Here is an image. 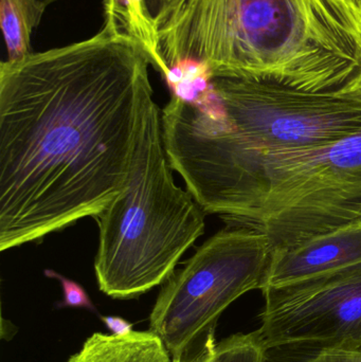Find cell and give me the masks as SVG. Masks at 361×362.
I'll use <instances>...</instances> for the list:
<instances>
[{"label": "cell", "instance_id": "6da1fadb", "mask_svg": "<svg viewBox=\"0 0 361 362\" xmlns=\"http://www.w3.org/2000/svg\"><path fill=\"white\" fill-rule=\"evenodd\" d=\"M143 46L89 40L0 65V250L95 218L131 176L153 101Z\"/></svg>", "mask_w": 361, "mask_h": 362}, {"label": "cell", "instance_id": "7a4b0ae2", "mask_svg": "<svg viewBox=\"0 0 361 362\" xmlns=\"http://www.w3.org/2000/svg\"><path fill=\"white\" fill-rule=\"evenodd\" d=\"M170 165L207 214L235 215L261 157L317 148L361 133V93H311L215 78L161 110Z\"/></svg>", "mask_w": 361, "mask_h": 362}, {"label": "cell", "instance_id": "3957f363", "mask_svg": "<svg viewBox=\"0 0 361 362\" xmlns=\"http://www.w3.org/2000/svg\"><path fill=\"white\" fill-rule=\"evenodd\" d=\"M206 69L211 80L352 90L361 74V0H222Z\"/></svg>", "mask_w": 361, "mask_h": 362}, {"label": "cell", "instance_id": "277c9868", "mask_svg": "<svg viewBox=\"0 0 361 362\" xmlns=\"http://www.w3.org/2000/svg\"><path fill=\"white\" fill-rule=\"evenodd\" d=\"M163 144L161 110L144 114L137 152L124 189L95 217L99 246L95 272L112 299L140 297L165 284L184 253L205 232V211L178 187Z\"/></svg>", "mask_w": 361, "mask_h": 362}, {"label": "cell", "instance_id": "5b68a950", "mask_svg": "<svg viewBox=\"0 0 361 362\" xmlns=\"http://www.w3.org/2000/svg\"><path fill=\"white\" fill-rule=\"evenodd\" d=\"M361 223V133L331 146L261 157L233 218L271 252Z\"/></svg>", "mask_w": 361, "mask_h": 362}, {"label": "cell", "instance_id": "8992f818", "mask_svg": "<svg viewBox=\"0 0 361 362\" xmlns=\"http://www.w3.org/2000/svg\"><path fill=\"white\" fill-rule=\"evenodd\" d=\"M271 249L262 232L228 226L197 248L165 281L150 316V331L173 362H187L197 342L244 293L262 288Z\"/></svg>", "mask_w": 361, "mask_h": 362}, {"label": "cell", "instance_id": "52a82bcc", "mask_svg": "<svg viewBox=\"0 0 361 362\" xmlns=\"http://www.w3.org/2000/svg\"><path fill=\"white\" fill-rule=\"evenodd\" d=\"M256 337L266 353L361 352V262L281 286L262 289Z\"/></svg>", "mask_w": 361, "mask_h": 362}, {"label": "cell", "instance_id": "ba28073f", "mask_svg": "<svg viewBox=\"0 0 361 362\" xmlns=\"http://www.w3.org/2000/svg\"><path fill=\"white\" fill-rule=\"evenodd\" d=\"M361 262V223L271 253L262 288L281 286Z\"/></svg>", "mask_w": 361, "mask_h": 362}, {"label": "cell", "instance_id": "9c48e42d", "mask_svg": "<svg viewBox=\"0 0 361 362\" xmlns=\"http://www.w3.org/2000/svg\"><path fill=\"white\" fill-rule=\"evenodd\" d=\"M67 362H173L160 338L153 332L125 336L95 333Z\"/></svg>", "mask_w": 361, "mask_h": 362}, {"label": "cell", "instance_id": "30bf717a", "mask_svg": "<svg viewBox=\"0 0 361 362\" xmlns=\"http://www.w3.org/2000/svg\"><path fill=\"white\" fill-rule=\"evenodd\" d=\"M40 23L28 0H0V25L8 61H18L32 53L30 38Z\"/></svg>", "mask_w": 361, "mask_h": 362}, {"label": "cell", "instance_id": "8fae6325", "mask_svg": "<svg viewBox=\"0 0 361 362\" xmlns=\"http://www.w3.org/2000/svg\"><path fill=\"white\" fill-rule=\"evenodd\" d=\"M187 362H267V357L256 332L235 334L218 344L211 332Z\"/></svg>", "mask_w": 361, "mask_h": 362}, {"label": "cell", "instance_id": "7c38bea8", "mask_svg": "<svg viewBox=\"0 0 361 362\" xmlns=\"http://www.w3.org/2000/svg\"><path fill=\"white\" fill-rule=\"evenodd\" d=\"M48 278L57 279L63 287L64 300L59 303V308H86L93 313H97L95 304L91 302L88 293L78 283L61 276L54 270L48 269L45 272Z\"/></svg>", "mask_w": 361, "mask_h": 362}, {"label": "cell", "instance_id": "4fadbf2b", "mask_svg": "<svg viewBox=\"0 0 361 362\" xmlns=\"http://www.w3.org/2000/svg\"><path fill=\"white\" fill-rule=\"evenodd\" d=\"M307 362H361L357 351L328 350L316 353Z\"/></svg>", "mask_w": 361, "mask_h": 362}, {"label": "cell", "instance_id": "5bb4252c", "mask_svg": "<svg viewBox=\"0 0 361 362\" xmlns=\"http://www.w3.org/2000/svg\"><path fill=\"white\" fill-rule=\"evenodd\" d=\"M102 322L107 327L112 335L125 336L134 332L133 325L121 317L105 316L101 317Z\"/></svg>", "mask_w": 361, "mask_h": 362}, {"label": "cell", "instance_id": "9a60e30c", "mask_svg": "<svg viewBox=\"0 0 361 362\" xmlns=\"http://www.w3.org/2000/svg\"><path fill=\"white\" fill-rule=\"evenodd\" d=\"M28 1L31 4L36 18L40 21L46 8L51 6V4H54V2L59 1V0H28Z\"/></svg>", "mask_w": 361, "mask_h": 362}, {"label": "cell", "instance_id": "2e32d148", "mask_svg": "<svg viewBox=\"0 0 361 362\" xmlns=\"http://www.w3.org/2000/svg\"><path fill=\"white\" fill-rule=\"evenodd\" d=\"M355 90L360 91L361 93V74L360 76V78H358L357 82H356L355 86H354V88Z\"/></svg>", "mask_w": 361, "mask_h": 362}]
</instances>
